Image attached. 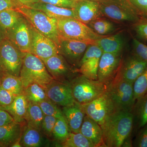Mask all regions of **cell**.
Instances as JSON below:
<instances>
[{"mask_svg": "<svg viewBox=\"0 0 147 147\" xmlns=\"http://www.w3.org/2000/svg\"><path fill=\"white\" fill-rule=\"evenodd\" d=\"M71 1H73L74 2H77L78 1H81V0H71Z\"/></svg>", "mask_w": 147, "mask_h": 147, "instance_id": "681fc988", "label": "cell"}, {"mask_svg": "<svg viewBox=\"0 0 147 147\" xmlns=\"http://www.w3.org/2000/svg\"><path fill=\"white\" fill-rule=\"evenodd\" d=\"M106 92L115 111L132 112L136 101L134 98L133 84L116 76L108 85Z\"/></svg>", "mask_w": 147, "mask_h": 147, "instance_id": "277c9868", "label": "cell"}, {"mask_svg": "<svg viewBox=\"0 0 147 147\" xmlns=\"http://www.w3.org/2000/svg\"><path fill=\"white\" fill-rule=\"evenodd\" d=\"M121 64V55L102 53L98 65L97 80L108 86L115 77Z\"/></svg>", "mask_w": 147, "mask_h": 147, "instance_id": "5bb4252c", "label": "cell"}, {"mask_svg": "<svg viewBox=\"0 0 147 147\" xmlns=\"http://www.w3.org/2000/svg\"><path fill=\"white\" fill-rule=\"evenodd\" d=\"M133 55L147 63V45L136 38L133 40Z\"/></svg>", "mask_w": 147, "mask_h": 147, "instance_id": "8d00e7d4", "label": "cell"}, {"mask_svg": "<svg viewBox=\"0 0 147 147\" xmlns=\"http://www.w3.org/2000/svg\"><path fill=\"white\" fill-rule=\"evenodd\" d=\"M69 84L74 100L80 105L90 102L102 95L108 87L98 80L89 79L82 74L74 78Z\"/></svg>", "mask_w": 147, "mask_h": 147, "instance_id": "5b68a950", "label": "cell"}, {"mask_svg": "<svg viewBox=\"0 0 147 147\" xmlns=\"http://www.w3.org/2000/svg\"><path fill=\"white\" fill-rule=\"evenodd\" d=\"M62 110L71 132H80L84 117L86 115L81 105L75 102L73 105L63 107Z\"/></svg>", "mask_w": 147, "mask_h": 147, "instance_id": "ffe728a7", "label": "cell"}, {"mask_svg": "<svg viewBox=\"0 0 147 147\" xmlns=\"http://www.w3.org/2000/svg\"><path fill=\"white\" fill-rule=\"evenodd\" d=\"M57 26L60 37L82 41H93L107 36L94 32L86 24L73 18L57 19Z\"/></svg>", "mask_w": 147, "mask_h": 147, "instance_id": "52a82bcc", "label": "cell"}, {"mask_svg": "<svg viewBox=\"0 0 147 147\" xmlns=\"http://www.w3.org/2000/svg\"><path fill=\"white\" fill-rule=\"evenodd\" d=\"M48 72L55 80L67 81L71 72L67 61L61 54H58L42 61Z\"/></svg>", "mask_w": 147, "mask_h": 147, "instance_id": "ac0fdd59", "label": "cell"}, {"mask_svg": "<svg viewBox=\"0 0 147 147\" xmlns=\"http://www.w3.org/2000/svg\"><path fill=\"white\" fill-rule=\"evenodd\" d=\"M26 7L41 11L49 17L56 19L64 18H75L73 9L63 8L41 2L34 3Z\"/></svg>", "mask_w": 147, "mask_h": 147, "instance_id": "603a6c76", "label": "cell"}, {"mask_svg": "<svg viewBox=\"0 0 147 147\" xmlns=\"http://www.w3.org/2000/svg\"><path fill=\"white\" fill-rule=\"evenodd\" d=\"M21 6H27L32 4L40 2L39 0H15Z\"/></svg>", "mask_w": 147, "mask_h": 147, "instance_id": "f6af8a7d", "label": "cell"}, {"mask_svg": "<svg viewBox=\"0 0 147 147\" xmlns=\"http://www.w3.org/2000/svg\"><path fill=\"white\" fill-rule=\"evenodd\" d=\"M61 145L63 147H95L92 143L80 132H70L68 137Z\"/></svg>", "mask_w": 147, "mask_h": 147, "instance_id": "1f68e13d", "label": "cell"}, {"mask_svg": "<svg viewBox=\"0 0 147 147\" xmlns=\"http://www.w3.org/2000/svg\"><path fill=\"white\" fill-rule=\"evenodd\" d=\"M23 125L14 121L0 127V145L1 147H11L21 139Z\"/></svg>", "mask_w": 147, "mask_h": 147, "instance_id": "7402d4cb", "label": "cell"}, {"mask_svg": "<svg viewBox=\"0 0 147 147\" xmlns=\"http://www.w3.org/2000/svg\"><path fill=\"white\" fill-rule=\"evenodd\" d=\"M141 16L147 19V0H129Z\"/></svg>", "mask_w": 147, "mask_h": 147, "instance_id": "ab89813d", "label": "cell"}, {"mask_svg": "<svg viewBox=\"0 0 147 147\" xmlns=\"http://www.w3.org/2000/svg\"><path fill=\"white\" fill-rule=\"evenodd\" d=\"M19 77L24 88L30 84L36 83L45 89L54 80L42 60L30 53H24Z\"/></svg>", "mask_w": 147, "mask_h": 147, "instance_id": "7a4b0ae2", "label": "cell"}, {"mask_svg": "<svg viewBox=\"0 0 147 147\" xmlns=\"http://www.w3.org/2000/svg\"><path fill=\"white\" fill-rule=\"evenodd\" d=\"M22 14L16 9L0 11V26L6 32L14 26Z\"/></svg>", "mask_w": 147, "mask_h": 147, "instance_id": "4dcf8cb0", "label": "cell"}, {"mask_svg": "<svg viewBox=\"0 0 147 147\" xmlns=\"http://www.w3.org/2000/svg\"><path fill=\"white\" fill-rule=\"evenodd\" d=\"M134 142V146L147 147V122L143 126Z\"/></svg>", "mask_w": 147, "mask_h": 147, "instance_id": "60d3db41", "label": "cell"}, {"mask_svg": "<svg viewBox=\"0 0 147 147\" xmlns=\"http://www.w3.org/2000/svg\"><path fill=\"white\" fill-rule=\"evenodd\" d=\"M5 38V32L0 26V45L3 40Z\"/></svg>", "mask_w": 147, "mask_h": 147, "instance_id": "bcb514c9", "label": "cell"}, {"mask_svg": "<svg viewBox=\"0 0 147 147\" xmlns=\"http://www.w3.org/2000/svg\"><path fill=\"white\" fill-rule=\"evenodd\" d=\"M132 113L139 128H142L147 122V93L137 100Z\"/></svg>", "mask_w": 147, "mask_h": 147, "instance_id": "f546056e", "label": "cell"}, {"mask_svg": "<svg viewBox=\"0 0 147 147\" xmlns=\"http://www.w3.org/2000/svg\"><path fill=\"white\" fill-rule=\"evenodd\" d=\"M87 25L96 33L102 36L108 35L117 29V27L113 22L103 16L93 20Z\"/></svg>", "mask_w": 147, "mask_h": 147, "instance_id": "83f0119b", "label": "cell"}, {"mask_svg": "<svg viewBox=\"0 0 147 147\" xmlns=\"http://www.w3.org/2000/svg\"><path fill=\"white\" fill-rule=\"evenodd\" d=\"M80 132L88 139L95 147H106L103 141L101 127L86 115L84 117Z\"/></svg>", "mask_w": 147, "mask_h": 147, "instance_id": "d6986e66", "label": "cell"}, {"mask_svg": "<svg viewBox=\"0 0 147 147\" xmlns=\"http://www.w3.org/2000/svg\"><path fill=\"white\" fill-rule=\"evenodd\" d=\"M134 98L137 100L147 93V67L133 84Z\"/></svg>", "mask_w": 147, "mask_h": 147, "instance_id": "836d02e7", "label": "cell"}, {"mask_svg": "<svg viewBox=\"0 0 147 147\" xmlns=\"http://www.w3.org/2000/svg\"><path fill=\"white\" fill-rule=\"evenodd\" d=\"M98 2L103 16L116 22L134 24L141 18L129 0H106Z\"/></svg>", "mask_w": 147, "mask_h": 147, "instance_id": "8992f818", "label": "cell"}, {"mask_svg": "<svg viewBox=\"0 0 147 147\" xmlns=\"http://www.w3.org/2000/svg\"><path fill=\"white\" fill-rule=\"evenodd\" d=\"M134 120L132 112L115 111L111 113L100 126L105 146L122 147L128 142Z\"/></svg>", "mask_w": 147, "mask_h": 147, "instance_id": "6da1fadb", "label": "cell"}, {"mask_svg": "<svg viewBox=\"0 0 147 147\" xmlns=\"http://www.w3.org/2000/svg\"><path fill=\"white\" fill-rule=\"evenodd\" d=\"M40 130L26 124L24 125L21 137L22 147H38L42 146L43 139Z\"/></svg>", "mask_w": 147, "mask_h": 147, "instance_id": "d4e9b609", "label": "cell"}, {"mask_svg": "<svg viewBox=\"0 0 147 147\" xmlns=\"http://www.w3.org/2000/svg\"><path fill=\"white\" fill-rule=\"evenodd\" d=\"M40 2L47 3L53 5L63 7V8L73 9L76 2L71 0H39Z\"/></svg>", "mask_w": 147, "mask_h": 147, "instance_id": "b9f144b4", "label": "cell"}, {"mask_svg": "<svg viewBox=\"0 0 147 147\" xmlns=\"http://www.w3.org/2000/svg\"><path fill=\"white\" fill-rule=\"evenodd\" d=\"M133 28L137 37L140 39L147 40V19L141 17L140 19L133 24Z\"/></svg>", "mask_w": 147, "mask_h": 147, "instance_id": "d590c367", "label": "cell"}, {"mask_svg": "<svg viewBox=\"0 0 147 147\" xmlns=\"http://www.w3.org/2000/svg\"><path fill=\"white\" fill-rule=\"evenodd\" d=\"M16 96L0 86V106H6L11 104Z\"/></svg>", "mask_w": 147, "mask_h": 147, "instance_id": "f35d334b", "label": "cell"}, {"mask_svg": "<svg viewBox=\"0 0 147 147\" xmlns=\"http://www.w3.org/2000/svg\"><path fill=\"white\" fill-rule=\"evenodd\" d=\"M5 37L22 53H30L32 42L31 24L23 15L12 28L5 32Z\"/></svg>", "mask_w": 147, "mask_h": 147, "instance_id": "9c48e42d", "label": "cell"}, {"mask_svg": "<svg viewBox=\"0 0 147 147\" xmlns=\"http://www.w3.org/2000/svg\"><path fill=\"white\" fill-rule=\"evenodd\" d=\"M38 104L45 115L53 116L57 119L64 117L62 110L49 98L40 102Z\"/></svg>", "mask_w": 147, "mask_h": 147, "instance_id": "e575fe53", "label": "cell"}, {"mask_svg": "<svg viewBox=\"0 0 147 147\" xmlns=\"http://www.w3.org/2000/svg\"><path fill=\"white\" fill-rule=\"evenodd\" d=\"M44 115L38 104L29 102L25 118L27 124L41 130V124Z\"/></svg>", "mask_w": 147, "mask_h": 147, "instance_id": "4316f807", "label": "cell"}, {"mask_svg": "<svg viewBox=\"0 0 147 147\" xmlns=\"http://www.w3.org/2000/svg\"><path fill=\"white\" fill-rule=\"evenodd\" d=\"M93 1H96L97 2H101L106 1V0H93Z\"/></svg>", "mask_w": 147, "mask_h": 147, "instance_id": "c3c4849f", "label": "cell"}, {"mask_svg": "<svg viewBox=\"0 0 147 147\" xmlns=\"http://www.w3.org/2000/svg\"><path fill=\"white\" fill-rule=\"evenodd\" d=\"M21 139H18V140L16 141L13 145L11 146V147H22L21 144V142H20Z\"/></svg>", "mask_w": 147, "mask_h": 147, "instance_id": "7dc6e473", "label": "cell"}, {"mask_svg": "<svg viewBox=\"0 0 147 147\" xmlns=\"http://www.w3.org/2000/svg\"><path fill=\"white\" fill-rule=\"evenodd\" d=\"M73 9L75 19L86 25L94 19L103 16L99 2L93 0L76 2Z\"/></svg>", "mask_w": 147, "mask_h": 147, "instance_id": "e0dca14e", "label": "cell"}, {"mask_svg": "<svg viewBox=\"0 0 147 147\" xmlns=\"http://www.w3.org/2000/svg\"><path fill=\"white\" fill-rule=\"evenodd\" d=\"M32 34L30 53L42 61L59 54V48L53 40L36 30L31 25Z\"/></svg>", "mask_w": 147, "mask_h": 147, "instance_id": "7c38bea8", "label": "cell"}, {"mask_svg": "<svg viewBox=\"0 0 147 147\" xmlns=\"http://www.w3.org/2000/svg\"><path fill=\"white\" fill-rule=\"evenodd\" d=\"M23 93L29 102L37 103L49 99L45 89L36 83L30 84L24 88Z\"/></svg>", "mask_w": 147, "mask_h": 147, "instance_id": "f1b7e54d", "label": "cell"}, {"mask_svg": "<svg viewBox=\"0 0 147 147\" xmlns=\"http://www.w3.org/2000/svg\"><path fill=\"white\" fill-rule=\"evenodd\" d=\"M81 105L86 115L96 122L100 126L105 119L115 111L106 91L94 100Z\"/></svg>", "mask_w": 147, "mask_h": 147, "instance_id": "30bf717a", "label": "cell"}, {"mask_svg": "<svg viewBox=\"0 0 147 147\" xmlns=\"http://www.w3.org/2000/svg\"><path fill=\"white\" fill-rule=\"evenodd\" d=\"M29 102L23 93L16 96L13 102L6 106H0L13 117L16 122L24 124Z\"/></svg>", "mask_w": 147, "mask_h": 147, "instance_id": "44dd1931", "label": "cell"}, {"mask_svg": "<svg viewBox=\"0 0 147 147\" xmlns=\"http://www.w3.org/2000/svg\"><path fill=\"white\" fill-rule=\"evenodd\" d=\"M57 119L53 116L44 115L41 124V129L48 137L53 136V130Z\"/></svg>", "mask_w": 147, "mask_h": 147, "instance_id": "74e56055", "label": "cell"}, {"mask_svg": "<svg viewBox=\"0 0 147 147\" xmlns=\"http://www.w3.org/2000/svg\"><path fill=\"white\" fill-rule=\"evenodd\" d=\"M0 86L16 96L22 93L24 89L20 77L10 74L0 75Z\"/></svg>", "mask_w": 147, "mask_h": 147, "instance_id": "484cf974", "label": "cell"}, {"mask_svg": "<svg viewBox=\"0 0 147 147\" xmlns=\"http://www.w3.org/2000/svg\"><path fill=\"white\" fill-rule=\"evenodd\" d=\"M102 54L97 45H90L79 62L78 71L87 78L97 80L98 65Z\"/></svg>", "mask_w": 147, "mask_h": 147, "instance_id": "9a60e30c", "label": "cell"}, {"mask_svg": "<svg viewBox=\"0 0 147 147\" xmlns=\"http://www.w3.org/2000/svg\"><path fill=\"white\" fill-rule=\"evenodd\" d=\"M93 41H82L66 39L61 37L59 47V54L69 63L79 65L87 47Z\"/></svg>", "mask_w": 147, "mask_h": 147, "instance_id": "4fadbf2b", "label": "cell"}, {"mask_svg": "<svg viewBox=\"0 0 147 147\" xmlns=\"http://www.w3.org/2000/svg\"><path fill=\"white\" fill-rule=\"evenodd\" d=\"M93 44L97 45L102 53L121 55L124 45V40L120 34L104 37L94 40Z\"/></svg>", "mask_w": 147, "mask_h": 147, "instance_id": "cb8c5ba5", "label": "cell"}, {"mask_svg": "<svg viewBox=\"0 0 147 147\" xmlns=\"http://www.w3.org/2000/svg\"><path fill=\"white\" fill-rule=\"evenodd\" d=\"M16 10L26 18L36 30L53 40L59 48L61 37L57 26V19L49 17L41 11L24 6Z\"/></svg>", "mask_w": 147, "mask_h": 147, "instance_id": "3957f363", "label": "cell"}, {"mask_svg": "<svg viewBox=\"0 0 147 147\" xmlns=\"http://www.w3.org/2000/svg\"><path fill=\"white\" fill-rule=\"evenodd\" d=\"M20 7L15 0H0V11L7 9H16Z\"/></svg>", "mask_w": 147, "mask_h": 147, "instance_id": "7bdbcfd3", "label": "cell"}, {"mask_svg": "<svg viewBox=\"0 0 147 147\" xmlns=\"http://www.w3.org/2000/svg\"><path fill=\"white\" fill-rule=\"evenodd\" d=\"M24 53L5 38L0 45V75L19 76Z\"/></svg>", "mask_w": 147, "mask_h": 147, "instance_id": "ba28073f", "label": "cell"}, {"mask_svg": "<svg viewBox=\"0 0 147 147\" xmlns=\"http://www.w3.org/2000/svg\"><path fill=\"white\" fill-rule=\"evenodd\" d=\"M147 67V62L133 55L127 59L121 65V64L116 76L134 84Z\"/></svg>", "mask_w": 147, "mask_h": 147, "instance_id": "2e32d148", "label": "cell"}, {"mask_svg": "<svg viewBox=\"0 0 147 147\" xmlns=\"http://www.w3.org/2000/svg\"><path fill=\"white\" fill-rule=\"evenodd\" d=\"M15 121L11 115L0 107V127L7 125Z\"/></svg>", "mask_w": 147, "mask_h": 147, "instance_id": "ee69618b", "label": "cell"}, {"mask_svg": "<svg viewBox=\"0 0 147 147\" xmlns=\"http://www.w3.org/2000/svg\"><path fill=\"white\" fill-rule=\"evenodd\" d=\"M0 147H1V145H0Z\"/></svg>", "mask_w": 147, "mask_h": 147, "instance_id": "f907efd6", "label": "cell"}, {"mask_svg": "<svg viewBox=\"0 0 147 147\" xmlns=\"http://www.w3.org/2000/svg\"><path fill=\"white\" fill-rule=\"evenodd\" d=\"M71 132L64 117L57 119L53 132V136L61 144L67 139Z\"/></svg>", "mask_w": 147, "mask_h": 147, "instance_id": "d6a6232c", "label": "cell"}, {"mask_svg": "<svg viewBox=\"0 0 147 147\" xmlns=\"http://www.w3.org/2000/svg\"><path fill=\"white\" fill-rule=\"evenodd\" d=\"M48 98L58 105L65 107L75 103L69 82L59 81L55 79L45 87Z\"/></svg>", "mask_w": 147, "mask_h": 147, "instance_id": "8fae6325", "label": "cell"}]
</instances>
